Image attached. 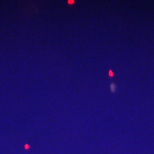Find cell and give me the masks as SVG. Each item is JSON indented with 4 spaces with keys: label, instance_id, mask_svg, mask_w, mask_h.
Here are the masks:
<instances>
[{
    "label": "cell",
    "instance_id": "obj_1",
    "mask_svg": "<svg viewBox=\"0 0 154 154\" xmlns=\"http://www.w3.org/2000/svg\"><path fill=\"white\" fill-rule=\"evenodd\" d=\"M109 75H110L111 76H113V74H112V72H111V70H110V72H109Z\"/></svg>",
    "mask_w": 154,
    "mask_h": 154
}]
</instances>
